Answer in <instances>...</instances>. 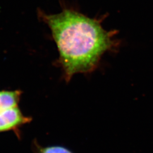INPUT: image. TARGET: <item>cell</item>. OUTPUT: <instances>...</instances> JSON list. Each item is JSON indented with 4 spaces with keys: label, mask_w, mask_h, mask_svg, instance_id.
I'll list each match as a JSON object with an SVG mask.
<instances>
[{
    "label": "cell",
    "mask_w": 153,
    "mask_h": 153,
    "mask_svg": "<svg viewBox=\"0 0 153 153\" xmlns=\"http://www.w3.org/2000/svg\"><path fill=\"white\" fill-rule=\"evenodd\" d=\"M33 149L34 153H74L70 149L62 146H43L36 140L33 141Z\"/></svg>",
    "instance_id": "4"
},
{
    "label": "cell",
    "mask_w": 153,
    "mask_h": 153,
    "mask_svg": "<svg viewBox=\"0 0 153 153\" xmlns=\"http://www.w3.org/2000/svg\"><path fill=\"white\" fill-rule=\"evenodd\" d=\"M33 120L31 116L25 115L19 107H13L0 112V133L14 131L21 137V128Z\"/></svg>",
    "instance_id": "2"
},
{
    "label": "cell",
    "mask_w": 153,
    "mask_h": 153,
    "mask_svg": "<svg viewBox=\"0 0 153 153\" xmlns=\"http://www.w3.org/2000/svg\"><path fill=\"white\" fill-rule=\"evenodd\" d=\"M38 15L51 30L59 54L56 64L66 82L77 74L91 73L102 56L117 46V31L105 30L103 19L89 18L69 8L56 14L39 10Z\"/></svg>",
    "instance_id": "1"
},
{
    "label": "cell",
    "mask_w": 153,
    "mask_h": 153,
    "mask_svg": "<svg viewBox=\"0 0 153 153\" xmlns=\"http://www.w3.org/2000/svg\"><path fill=\"white\" fill-rule=\"evenodd\" d=\"M22 90H0V112L19 106Z\"/></svg>",
    "instance_id": "3"
}]
</instances>
